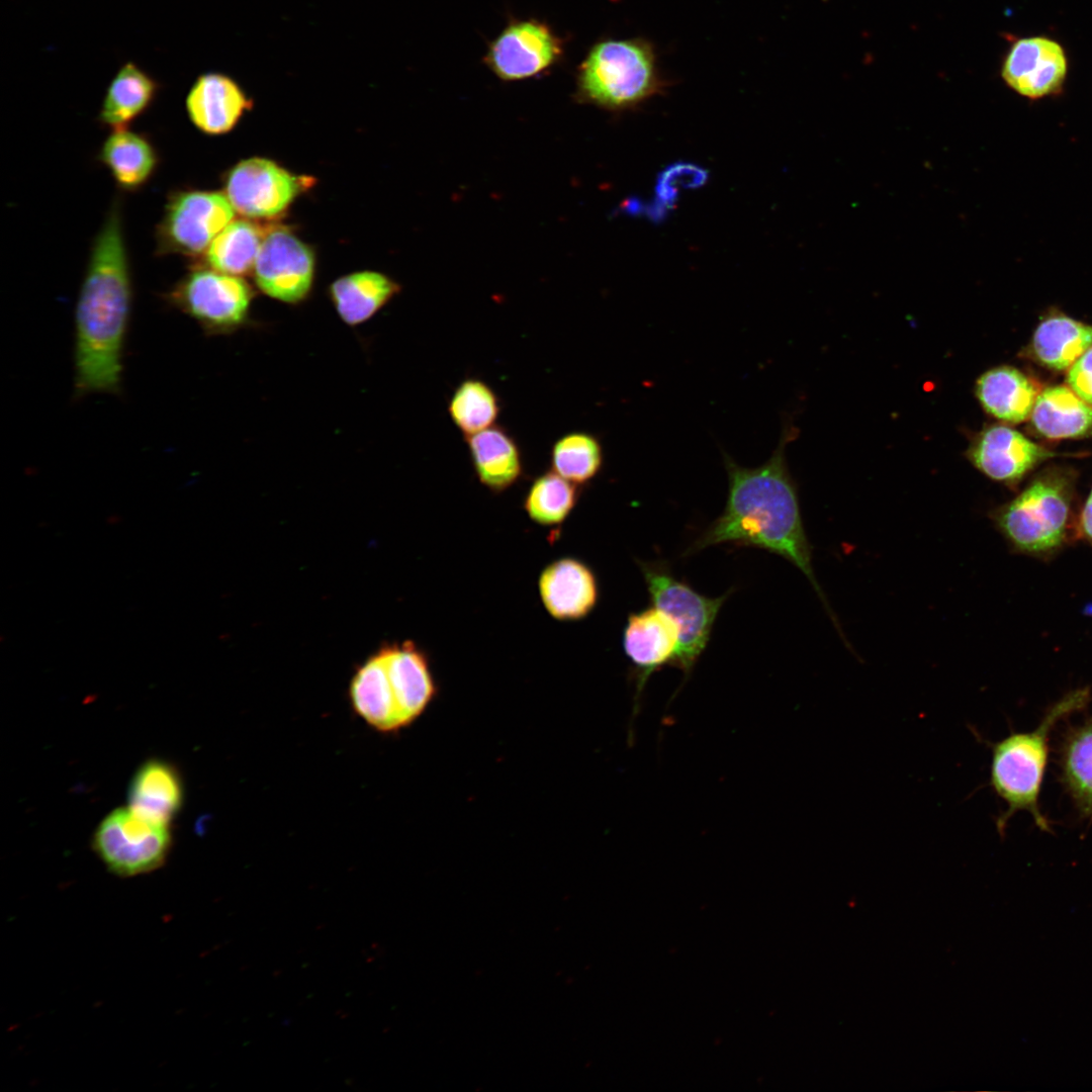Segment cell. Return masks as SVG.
<instances>
[{
	"label": "cell",
	"mask_w": 1092,
	"mask_h": 1092,
	"mask_svg": "<svg viewBox=\"0 0 1092 1092\" xmlns=\"http://www.w3.org/2000/svg\"><path fill=\"white\" fill-rule=\"evenodd\" d=\"M133 282L115 197L95 236L74 314V396L120 391Z\"/></svg>",
	"instance_id": "6da1fadb"
},
{
	"label": "cell",
	"mask_w": 1092,
	"mask_h": 1092,
	"mask_svg": "<svg viewBox=\"0 0 1092 1092\" xmlns=\"http://www.w3.org/2000/svg\"><path fill=\"white\" fill-rule=\"evenodd\" d=\"M797 429L786 424L769 459L757 467H744L723 453L728 493L723 513L686 550L695 554L719 544L755 547L778 554L809 579L832 619V612L812 567L797 486L786 461L787 445Z\"/></svg>",
	"instance_id": "7a4b0ae2"
},
{
	"label": "cell",
	"mask_w": 1092,
	"mask_h": 1092,
	"mask_svg": "<svg viewBox=\"0 0 1092 1092\" xmlns=\"http://www.w3.org/2000/svg\"><path fill=\"white\" fill-rule=\"evenodd\" d=\"M1089 701L1088 689L1072 691L1045 711L1036 728L1027 732H1011L992 744L990 786L1007 804L1006 810L996 821L1000 834H1004L1009 819L1017 811L1028 812L1040 830L1052 831L1038 805L1049 758L1050 735L1061 720L1084 709Z\"/></svg>",
	"instance_id": "3957f363"
},
{
	"label": "cell",
	"mask_w": 1092,
	"mask_h": 1092,
	"mask_svg": "<svg viewBox=\"0 0 1092 1092\" xmlns=\"http://www.w3.org/2000/svg\"><path fill=\"white\" fill-rule=\"evenodd\" d=\"M1076 473L1053 465L1038 472L1012 500L992 514L995 526L1019 552L1051 554L1078 535Z\"/></svg>",
	"instance_id": "277c9868"
},
{
	"label": "cell",
	"mask_w": 1092,
	"mask_h": 1092,
	"mask_svg": "<svg viewBox=\"0 0 1092 1092\" xmlns=\"http://www.w3.org/2000/svg\"><path fill=\"white\" fill-rule=\"evenodd\" d=\"M665 87L656 50L643 37L606 38L595 43L579 66L577 94L601 108H636Z\"/></svg>",
	"instance_id": "5b68a950"
},
{
	"label": "cell",
	"mask_w": 1092,
	"mask_h": 1092,
	"mask_svg": "<svg viewBox=\"0 0 1092 1092\" xmlns=\"http://www.w3.org/2000/svg\"><path fill=\"white\" fill-rule=\"evenodd\" d=\"M240 276L192 265L165 294V301L193 320L207 336L232 335L250 324L254 299Z\"/></svg>",
	"instance_id": "8992f818"
},
{
	"label": "cell",
	"mask_w": 1092,
	"mask_h": 1092,
	"mask_svg": "<svg viewBox=\"0 0 1092 1092\" xmlns=\"http://www.w3.org/2000/svg\"><path fill=\"white\" fill-rule=\"evenodd\" d=\"M651 602L676 624L679 643L672 665L689 674L706 649L715 620L731 592L709 598L676 578L662 562L638 561Z\"/></svg>",
	"instance_id": "52a82bcc"
},
{
	"label": "cell",
	"mask_w": 1092,
	"mask_h": 1092,
	"mask_svg": "<svg viewBox=\"0 0 1092 1092\" xmlns=\"http://www.w3.org/2000/svg\"><path fill=\"white\" fill-rule=\"evenodd\" d=\"M234 207L216 191L179 188L166 199L155 230L156 254L197 261L215 237L233 220Z\"/></svg>",
	"instance_id": "ba28073f"
},
{
	"label": "cell",
	"mask_w": 1092,
	"mask_h": 1092,
	"mask_svg": "<svg viewBox=\"0 0 1092 1092\" xmlns=\"http://www.w3.org/2000/svg\"><path fill=\"white\" fill-rule=\"evenodd\" d=\"M168 825L146 819L129 807L109 813L98 825L93 845L114 874L131 877L160 867L170 848Z\"/></svg>",
	"instance_id": "9c48e42d"
},
{
	"label": "cell",
	"mask_w": 1092,
	"mask_h": 1092,
	"mask_svg": "<svg viewBox=\"0 0 1092 1092\" xmlns=\"http://www.w3.org/2000/svg\"><path fill=\"white\" fill-rule=\"evenodd\" d=\"M314 277L311 250L285 229L269 232L254 266L259 289L273 299L296 304L308 296Z\"/></svg>",
	"instance_id": "30bf717a"
},
{
	"label": "cell",
	"mask_w": 1092,
	"mask_h": 1092,
	"mask_svg": "<svg viewBox=\"0 0 1092 1092\" xmlns=\"http://www.w3.org/2000/svg\"><path fill=\"white\" fill-rule=\"evenodd\" d=\"M305 184L276 163L250 158L225 175V196L235 211L247 217H271L292 202Z\"/></svg>",
	"instance_id": "8fae6325"
},
{
	"label": "cell",
	"mask_w": 1092,
	"mask_h": 1092,
	"mask_svg": "<svg viewBox=\"0 0 1092 1092\" xmlns=\"http://www.w3.org/2000/svg\"><path fill=\"white\" fill-rule=\"evenodd\" d=\"M557 34L546 24L530 19L510 23L490 43L487 67L504 81H518L543 73L562 56Z\"/></svg>",
	"instance_id": "7c38bea8"
},
{
	"label": "cell",
	"mask_w": 1092,
	"mask_h": 1092,
	"mask_svg": "<svg viewBox=\"0 0 1092 1092\" xmlns=\"http://www.w3.org/2000/svg\"><path fill=\"white\" fill-rule=\"evenodd\" d=\"M1059 455L1007 424L984 428L973 438L967 451L969 460L979 471L1011 486L1045 460Z\"/></svg>",
	"instance_id": "4fadbf2b"
},
{
	"label": "cell",
	"mask_w": 1092,
	"mask_h": 1092,
	"mask_svg": "<svg viewBox=\"0 0 1092 1092\" xmlns=\"http://www.w3.org/2000/svg\"><path fill=\"white\" fill-rule=\"evenodd\" d=\"M383 654L401 728L410 726L437 695L426 653L413 641L387 644Z\"/></svg>",
	"instance_id": "5bb4252c"
},
{
	"label": "cell",
	"mask_w": 1092,
	"mask_h": 1092,
	"mask_svg": "<svg viewBox=\"0 0 1092 1092\" xmlns=\"http://www.w3.org/2000/svg\"><path fill=\"white\" fill-rule=\"evenodd\" d=\"M1067 73V61L1061 46L1045 37L1016 41L1007 55L1002 76L1019 94L1039 98L1058 90Z\"/></svg>",
	"instance_id": "9a60e30c"
},
{
	"label": "cell",
	"mask_w": 1092,
	"mask_h": 1092,
	"mask_svg": "<svg viewBox=\"0 0 1092 1092\" xmlns=\"http://www.w3.org/2000/svg\"><path fill=\"white\" fill-rule=\"evenodd\" d=\"M252 106L242 87L220 72L199 75L189 88L185 108L191 123L205 134H222L235 127Z\"/></svg>",
	"instance_id": "2e32d148"
},
{
	"label": "cell",
	"mask_w": 1092,
	"mask_h": 1092,
	"mask_svg": "<svg viewBox=\"0 0 1092 1092\" xmlns=\"http://www.w3.org/2000/svg\"><path fill=\"white\" fill-rule=\"evenodd\" d=\"M538 589L548 614L559 621L586 617L599 599L595 573L585 563L572 557L559 558L548 564L539 576Z\"/></svg>",
	"instance_id": "e0dca14e"
},
{
	"label": "cell",
	"mask_w": 1092,
	"mask_h": 1092,
	"mask_svg": "<svg viewBox=\"0 0 1092 1092\" xmlns=\"http://www.w3.org/2000/svg\"><path fill=\"white\" fill-rule=\"evenodd\" d=\"M678 643L679 632L676 624L656 607L629 615L624 629L623 646L638 672V693L652 672L665 664L673 663Z\"/></svg>",
	"instance_id": "ac0fdd59"
},
{
	"label": "cell",
	"mask_w": 1092,
	"mask_h": 1092,
	"mask_svg": "<svg viewBox=\"0 0 1092 1092\" xmlns=\"http://www.w3.org/2000/svg\"><path fill=\"white\" fill-rule=\"evenodd\" d=\"M1040 384L1012 366H998L983 373L975 392L987 414L1007 425L1029 420Z\"/></svg>",
	"instance_id": "d6986e66"
},
{
	"label": "cell",
	"mask_w": 1092,
	"mask_h": 1092,
	"mask_svg": "<svg viewBox=\"0 0 1092 1092\" xmlns=\"http://www.w3.org/2000/svg\"><path fill=\"white\" fill-rule=\"evenodd\" d=\"M464 439L475 475L488 490L503 492L522 477L520 445L505 427L494 425Z\"/></svg>",
	"instance_id": "ffe728a7"
},
{
	"label": "cell",
	"mask_w": 1092,
	"mask_h": 1092,
	"mask_svg": "<svg viewBox=\"0 0 1092 1092\" xmlns=\"http://www.w3.org/2000/svg\"><path fill=\"white\" fill-rule=\"evenodd\" d=\"M348 695L355 714L372 729L384 734L402 729L380 649L356 669Z\"/></svg>",
	"instance_id": "44dd1931"
},
{
	"label": "cell",
	"mask_w": 1092,
	"mask_h": 1092,
	"mask_svg": "<svg viewBox=\"0 0 1092 1092\" xmlns=\"http://www.w3.org/2000/svg\"><path fill=\"white\" fill-rule=\"evenodd\" d=\"M161 84L138 64L127 61L107 86L98 113L99 123L108 129H126L148 111Z\"/></svg>",
	"instance_id": "7402d4cb"
},
{
	"label": "cell",
	"mask_w": 1092,
	"mask_h": 1092,
	"mask_svg": "<svg viewBox=\"0 0 1092 1092\" xmlns=\"http://www.w3.org/2000/svg\"><path fill=\"white\" fill-rule=\"evenodd\" d=\"M97 160L123 191L134 192L154 177L159 153L145 134L126 129L112 130L102 143Z\"/></svg>",
	"instance_id": "603a6c76"
},
{
	"label": "cell",
	"mask_w": 1092,
	"mask_h": 1092,
	"mask_svg": "<svg viewBox=\"0 0 1092 1092\" xmlns=\"http://www.w3.org/2000/svg\"><path fill=\"white\" fill-rule=\"evenodd\" d=\"M1029 421L1032 431L1046 440L1092 437V406L1067 384L1042 389Z\"/></svg>",
	"instance_id": "cb8c5ba5"
},
{
	"label": "cell",
	"mask_w": 1092,
	"mask_h": 1092,
	"mask_svg": "<svg viewBox=\"0 0 1092 1092\" xmlns=\"http://www.w3.org/2000/svg\"><path fill=\"white\" fill-rule=\"evenodd\" d=\"M1092 347V326L1063 313L1045 316L1026 348V357L1054 371L1068 370Z\"/></svg>",
	"instance_id": "d4e9b609"
},
{
	"label": "cell",
	"mask_w": 1092,
	"mask_h": 1092,
	"mask_svg": "<svg viewBox=\"0 0 1092 1092\" xmlns=\"http://www.w3.org/2000/svg\"><path fill=\"white\" fill-rule=\"evenodd\" d=\"M183 800L177 770L162 760L144 763L133 776L128 791V807L153 822L169 825Z\"/></svg>",
	"instance_id": "484cf974"
},
{
	"label": "cell",
	"mask_w": 1092,
	"mask_h": 1092,
	"mask_svg": "<svg viewBox=\"0 0 1092 1092\" xmlns=\"http://www.w3.org/2000/svg\"><path fill=\"white\" fill-rule=\"evenodd\" d=\"M400 286L384 274L360 271L335 280L330 297L340 318L349 327H358L374 316Z\"/></svg>",
	"instance_id": "4316f807"
},
{
	"label": "cell",
	"mask_w": 1092,
	"mask_h": 1092,
	"mask_svg": "<svg viewBox=\"0 0 1092 1092\" xmlns=\"http://www.w3.org/2000/svg\"><path fill=\"white\" fill-rule=\"evenodd\" d=\"M1061 782L1080 814L1092 818V719L1072 727L1059 751Z\"/></svg>",
	"instance_id": "83f0119b"
},
{
	"label": "cell",
	"mask_w": 1092,
	"mask_h": 1092,
	"mask_svg": "<svg viewBox=\"0 0 1092 1092\" xmlns=\"http://www.w3.org/2000/svg\"><path fill=\"white\" fill-rule=\"evenodd\" d=\"M264 232L255 223L232 220L211 242L204 254L206 267L240 276L254 270Z\"/></svg>",
	"instance_id": "f1b7e54d"
},
{
	"label": "cell",
	"mask_w": 1092,
	"mask_h": 1092,
	"mask_svg": "<svg viewBox=\"0 0 1092 1092\" xmlns=\"http://www.w3.org/2000/svg\"><path fill=\"white\" fill-rule=\"evenodd\" d=\"M447 412L465 438L496 425L502 412L500 399L487 382L467 377L455 387Z\"/></svg>",
	"instance_id": "f546056e"
},
{
	"label": "cell",
	"mask_w": 1092,
	"mask_h": 1092,
	"mask_svg": "<svg viewBox=\"0 0 1092 1092\" xmlns=\"http://www.w3.org/2000/svg\"><path fill=\"white\" fill-rule=\"evenodd\" d=\"M551 470L565 479L582 485L602 470L604 450L600 439L585 431H572L559 437L550 451Z\"/></svg>",
	"instance_id": "4dcf8cb0"
},
{
	"label": "cell",
	"mask_w": 1092,
	"mask_h": 1092,
	"mask_svg": "<svg viewBox=\"0 0 1092 1092\" xmlns=\"http://www.w3.org/2000/svg\"><path fill=\"white\" fill-rule=\"evenodd\" d=\"M579 496L578 485L553 470L538 475L530 485L524 510L541 526L560 525L570 515Z\"/></svg>",
	"instance_id": "1f68e13d"
},
{
	"label": "cell",
	"mask_w": 1092,
	"mask_h": 1092,
	"mask_svg": "<svg viewBox=\"0 0 1092 1092\" xmlns=\"http://www.w3.org/2000/svg\"><path fill=\"white\" fill-rule=\"evenodd\" d=\"M1066 384L1092 406V347L1067 370Z\"/></svg>",
	"instance_id": "d6a6232c"
},
{
	"label": "cell",
	"mask_w": 1092,
	"mask_h": 1092,
	"mask_svg": "<svg viewBox=\"0 0 1092 1092\" xmlns=\"http://www.w3.org/2000/svg\"><path fill=\"white\" fill-rule=\"evenodd\" d=\"M1078 535L1092 546V490L1079 514Z\"/></svg>",
	"instance_id": "836d02e7"
}]
</instances>
